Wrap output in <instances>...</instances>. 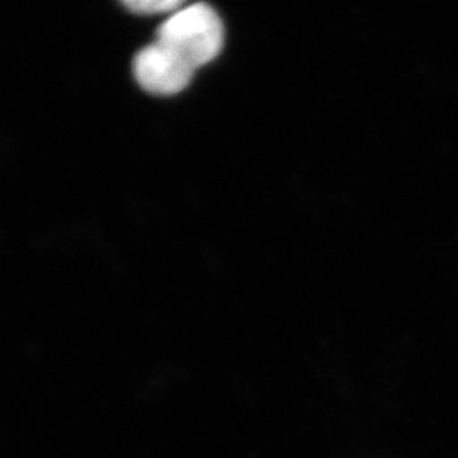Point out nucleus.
Wrapping results in <instances>:
<instances>
[{"mask_svg": "<svg viewBox=\"0 0 458 458\" xmlns=\"http://www.w3.org/2000/svg\"><path fill=\"white\" fill-rule=\"evenodd\" d=\"M157 41L194 68L208 65L223 49V21L208 4H185L160 26Z\"/></svg>", "mask_w": 458, "mask_h": 458, "instance_id": "1", "label": "nucleus"}, {"mask_svg": "<svg viewBox=\"0 0 458 458\" xmlns=\"http://www.w3.org/2000/svg\"><path fill=\"white\" fill-rule=\"evenodd\" d=\"M123 5L136 14H174L185 4L181 0H132L123 2Z\"/></svg>", "mask_w": 458, "mask_h": 458, "instance_id": "3", "label": "nucleus"}, {"mask_svg": "<svg viewBox=\"0 0 458 458\" xmlns=\"http://www.w3.org/2000/svg\"><path fill=\"white\" fill-rule=\"evenodd\" d=\"M132 72L138 83L157 96H175L187 89L196 68L181 55L155 41L140 49L132 60Z\"/></svg>", "mask_w": 458, "mask_h": 458, "instance_id": "2", "label": "nucleus"}]
</instances>
